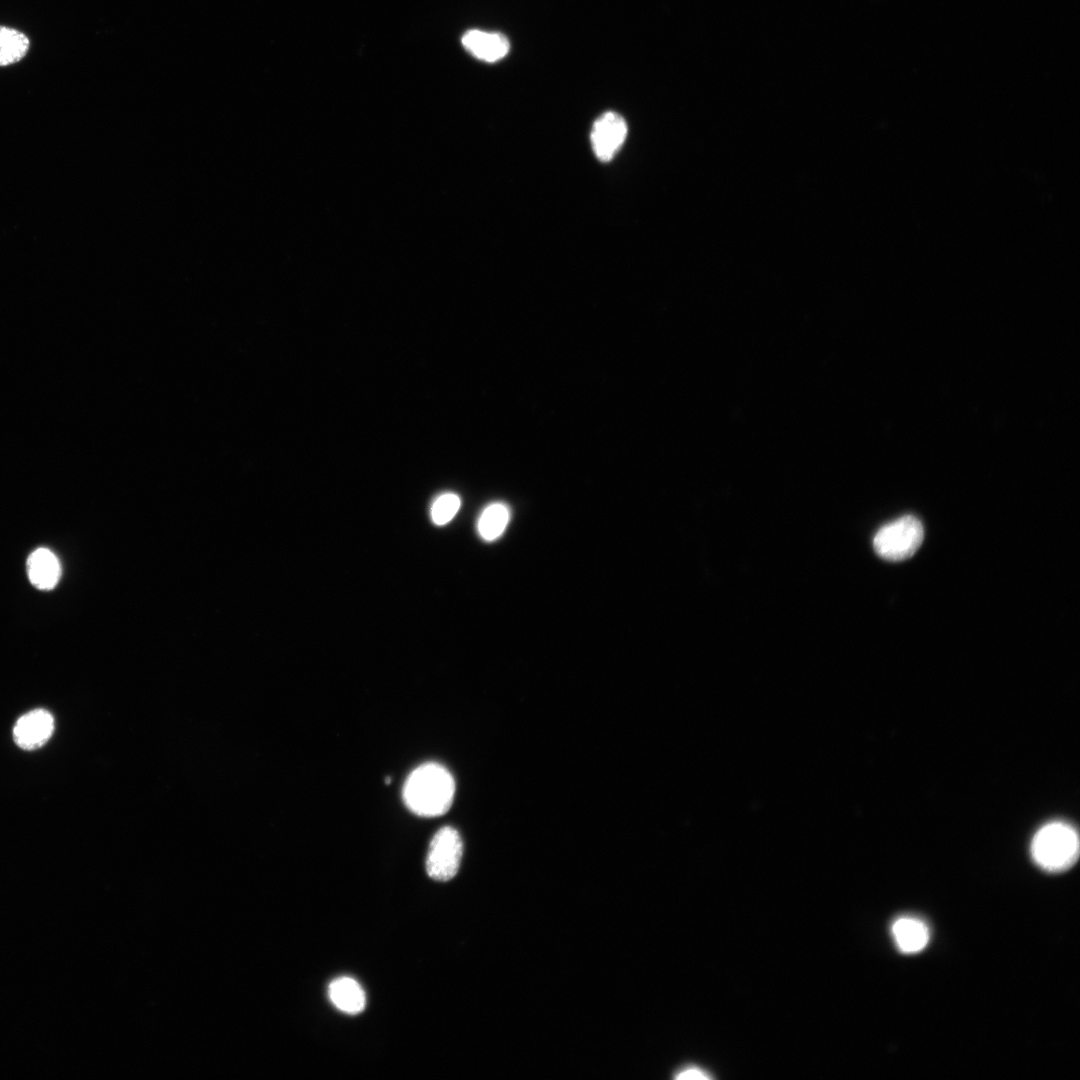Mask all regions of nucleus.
<instances>
[{
    "instance_id": "6e6552de",
    "label": "nucleus",
    "mask_w": 1080,
    "mask_h": 1080,
    "mask_svg": "<svg viewBox=\"0 0 1080 1080\" xmlns=\"http://www.w3.org/2000/svg\"><path fill=\"white\" fill-rule=\"evenodd\" d=\"M891 934L897 948L906 954L922 951L930 938L926 923L913 916L897 918L891 926Z\"/></svg>"
},
{
    "instance_id": "f257e3e1",
    "label": "nucleus",
    "mask_w": 1080,
    "mask_h": 1080,
    "mask_svg": "<svg viewBox=\"0 0 1080 1080\" xmlns=\"http://www.w3.org/2000/svg\"><path fill=\"white\" fill-rule=\"evenodd\" d=\"M454 793L455 782L449 771L437 763H426L408 776L403 799L413 813L431 817L449 810Z\"/></svg>"
},
{
    "instance_id": "7ed1b4c3",
    "label": "nucleus",
    "mask_w": 1080,
    "mask_h": 1080,
    "mask_svg": "<svg viewBox=\"0 0 1080 1080\" xmlns=\"http://www.w3.org/2000/svg\"><path fill=\"white\" fill-rule=\"evenodd\" d=\"M924 539L921 521L913 515L902 516L881 527L874 536L875 552L888 561L910 558Z\"/></svg>"
},
{
    "instance_id": "1a4fd4ad",
    "label": "nucleus",
    "mask_w": 1080,
    "mask_h": 1080,
    "mask_svg": "<svg viewBox=\"0 0 1080 1080\" xmlns=\"http://www.w3.org/2000/svg\"><path fill=\"white\" fill-rule=\"evenodd\" d=\"M27 573L30 582L35 587L50 590L58 583L61 567L52 551L47 548H38L27 559Z\"/></svg>"
},
{
    "instance_id": "9d476101",
    "label": "nucleus",
    "mask_w": 1080,
    "mask_h": 1080,
    "mask_svg": "<svg viewBox=\"0 0 1080 1080\" xmlns=\"http://www.w3.org/2000/svg\"><path fill=\"white\" fill-rule=\"evenodd\" d=\"M328 995L337 1009L350 1015L359 1014L366 1005V996L362 987L350 977H339L333 980L329 985Z\"/></svg>"
},
{
    "instance_id": "f8f14e48",
    "label": "nucleus",
    "mask_w": 1080,
    "mask_h": 1080,
    "mask_svg": "<svg viewBox=\"0 0 1080 1080\" xmlns=\"http://www.w3.org/2000/svg\"><path fill=\"white\" fill-rule=\"evenodd\" d=\"M510 520V510L504 503L488 505L480 514L477 522L479 535L485 541H494L505 531Z\"/></svg>"
},
{
    "instance_id": "0eeeda50",
    "label": "nucleus",
    "mask_w": 1080,
    "mask_h": 1080,
    "mask_svg": "<svg viewBox=\"0 0 1080 1080\" xmlns=\"http://www.w3.org/2000/svg\"><path fill=\"white\" fill-rule=\"evenodd\" d=\"M461 41L468 52L486 62H495L503 58L510 48L506 36L498 32L469 30L463 35Z\"/></svg>"
},
{
    "instance_id": "423d86ee",
    "label": "nucleus",
    "mask_w": 1080,
    "mask_h": 1080,
    "mask_svg": "<svg viewBox=\"0 0 1080 1080\" xmlns=\"http://www.w3.org/2000/svg\"><path fill=\"white\" fill-rule=\"evenodd\" d=\"M54 731V718L45 709H34L22 715L13 728V739L23 750H36L43 746Z\"/></svg>"
},
{
    "instance_id": "9b49d317",
    "label": "nucleus",
    "mask_w": 1080,
    "mask_h": 1080,
    "mask_svg": "<svg viewBox=\"0 0 1080 1080\" xmlns=\"http://www.w3.org/2000/svg\"><path fill=\"white\" fill-rule=\"evenodd\" d=\"M30 49V39L21 30L0 24V67L22 61Z\"/></svg>"
},
{
    "instance_id": "4468645a",
    "label": "nucleus",
    "mask_w": 1080,
    "mask_h": 1080,
    "mask_svg": "<svg viewBox=\"0 0 1080 1080\" xmlns=\"http://www.w3.org/2000/svg\"><path fill=\"white\" fill-rule=\"evenodd\" d=\"M676 1079H709L711 1076L699 1067H686L675 1076Z\"/></svg>"
},
{
    "instance_id": "20e7f679",
    "label": "nucleus",
    "mask_w": 1080,
    "mask_h": 1080,
    "mask_svg": "<svg viewBox=\"0 0 1080 1080\" xmlns=\"http://www.w3.org/2000/svg\"><path fill=\"white\" fill-rule=\"evenodd\" d=\"M463 854V842L459 832L444 826L433 836L426 858V871L430 878L448 881L458 872Z\"/></svg>"
},
{
    "instance_id": "ddd939ff",
    "label": "nucleus",
    "mask_w": 1080,
    "mask_h": 1080,
    "mask_svg": "<svg viewBox=\"0 0 1080 1080\" xmlns=\"http://www.w3.org/2000/svg\"><path fill=\"white\" fill-rule=\"evenodd\" d=\"M460 505V498L455 493L441 494L431 506L430 515L433 523L439 526L447 524L456 515Z\"/></svg>"
},
{
    "instance_id": "39448f33",
    "label": "nucleus",
    "mask_w": 1080,
    "mask_h": 1080,
    "mask_svg": "<svg viewBox=\"0 0 1080 1080\" xmlns=\"http://www.w3.org/2000/svg\"><path fill=\"white\" fill-rule=\"evenodd\" d=\"M627 136V124L615 112H605L593 124L591 144L600 161H610L623 145Z\"/></svg>"
},
{
    "instance_id": "f03ea898",
    "label": "nucleus",
    "mask_w": 1080,
    "mask_h": 1080,
    "mask_svg": "<svg viewBox=\"0 0 1080 1080\" xmlns=\"http://www.w3.org/2000/svg\"><path fill=\"white\" fill-rule=\"evenodd\" d=\"M1034 862L1048 872L1069 869L1079 855V838L1070 825L1053 822L1041 827L1031 843Z\"/></svg>"
}]
</instances>
